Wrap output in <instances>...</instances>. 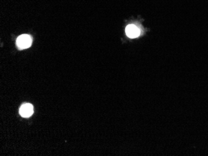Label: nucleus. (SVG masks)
Instances as JSON below:
<instances>
[{"label":"nucleus","instance_id":"7ed1b4c3","mask_svg":"<svg viewBox=\"0 0 208 156\" xmlns=\"http://www.w3.org/2000/svg\"><path fill=\"white\" fill-rule=\"evenodd\" d=\"M125 33L127 36L130 38H136L140 35V30L138 28L133 24H130L127 26L125 29Z\"/></svg>","mask_w":208,"mask_h":156},{"label":"nucleus","instance_id":"f03ea898","mask_svg":"<svg viewBox=\"0 0 208 156\" xmlns=\"http://www.w3.org/2000/svg\"><path fill=\"white\" fill-rule=\"evenodd\" d=\"M33 106L30 103L23 105L19 109L20 115L24 118H28L31 116L33 115Z\"/></svg>","mask_w":208,"mask_h":156},{"label":"nucleus","instance_id":"f257e3e1","mask_svg":"<svg viewBox=\"0 0 208 156\" xmlns=\"http://www.w3.org/2000/svg\"><path fill=\"white\" fill-rule=\"evenodd\" d=\"M32 44V39L31 37L27 34H23L20 36L16 41V44L18 47L20 49H25L28 48L31 46Z\"/></svg>","mask_w":208,"mask_h":156}]
</instances>
